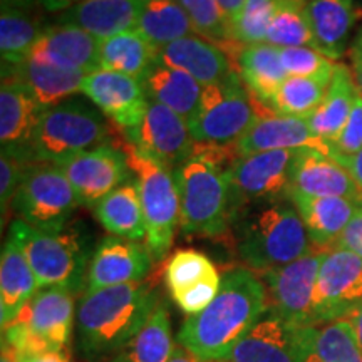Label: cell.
Instances as JSON below:
<instances>
[{
    "mask_svg": "<svg viewBox=\"0 0 362 362\" xmlns=\"http://www.w3.org/2000/svg\"><path fill=\"white\" fill-rule=\"evenodd\" d=\"M269 310L267 287L250 269L221 275V287L205 310L188 315L178 332L180 346L206 361L228 362L237 344Z\"/></svg>",
    "mask_w": 362,
    "mask_h": 362,
    "instance_id": "obj_1",
    "label": "cell"
},
{
    "mask_svg": "<svg viewBox=\"0 0 362 362\" xmlns=\"http://www.w3.org/2000/svg\"><path fill=\"white\" fill-rule=\"evenodd\" d=\"M156 305V292L144 280L86 292L76 309L79 351L90 361L119 354Z\"/></svg>",
    "mask_w": 362,
    "mask_h": 362,
    "instance_id": "obj_2",
    "label": "cell"
},
{
    "mask_svg": "<svg viewBox=\"0 0 362 362\" xmlns=\"http://www.w3.org/2000/svg\"><path fill=\"white\" fill-rule=\"evenodd\" d=\"M233 223L238 257L253 272L265 274L315 250L291 198L242 208Z\"/></svg>",
    "mask_w": 362,
    "mask_h": 362,
    "instance_id": "obj_3",
    "label": "cell"
},
{
    "mask_svg": "<svg viewBox=\"0 0 362 362\" xmlns=\"http://www.w3.org/2000/svg\"><path fill=\"white\" fill-rule=\"evenodd\" d=\"M8 237L24 250L39 288L64 287L79 292L86 285L93 253L79 228L67 225L47 232L17 218L8 226Z\"/></svg>",
    "mask_w": 362,
    "mask_h": 362,
    "instance_id": "obj_4",
    "label": "cell"
},
{
    "mask_svg": "<svg viewBox=\"0 0 362 362\" xmlns=\"http://www.w3.org/2000/svg\"><path fill=\"white\" fill-rule=\"evenodd\" d=\"M173 173L180 192L183 233L223 237L237 216L226 171L203 158L192 156Z\"/></svg>",
    "mask_w": 362,
    "mask_h": 362,
    "instance_id": "obj_5",
    "label": "cell"
},
{
    "mask_svg": "<svg viewBox=\"0 0 362 362\" xmlns=\"http://www.w3.org/2000/svg\"><path fill=\"white\" fill-rule=\"evenodd\" d=\"M128 160L131 173L141 198L146 240L153 260L160 262L168 255L176 230L180 226V192L173 170L139 151L133 143L123 139L117 144Z\"/></svg>",
    "mask_w": 362,
    "mask_h": 362,
    "instance_id": "obj_6",
    "label": "cell"
},
{
    "mask_svg": "<svg viewBox=\"0 0 362 362\" xmlns=\"http://www.w3.org/2000/svg\"><path fill=\"white\" fill-rule=\"evenodd\" d=\"M101 115L96 107L72 98L45 110L30 141L33 161L61 165L79 153L106 144L111 128Z\"/></svg>",
    "mask_w": 362,
    "mask_h": 362,
    "instance_id": "obj_7",
    "label": "cell"
},
{
    "mask_svg": "<svg viewBox=\"0 0 362 362\" xmlns=\"http://www.w3.org/2000/svg\"><path fill=\"white\" fill-rule=\"evenodd\" d=\"M259 116V101L248 93L238 72L223 83L203 88L200 107L189 121L194 144L233 146Z\"/></svg>",
    "mask_w": 362,
    "mask_h": 362,
    "instance_id": "obj_8",
    "label": "cell"
},
{
    "mask_svg": "<svg viewBox=\"0 0 362 362\" xmlns=\"http://www.w3.org/2000/svg\"><path fill=\"white\" fill-rule=\"evenodd\" d=\"M79 200L67 176L52 163L34 161L27 166L12 210L37 230H61L69 223Z\"/></svg>",
    "mask_w": 362,
    "mask_h": 362,
    "instance_id": "obj_9",
    "label": "cell"
},
{
    "mask_svg": "<svg viewBox=\"0 0 362 362\" xmlns=\"http://www.w3.org/2000/svg\"><path fill=\"white\" fill-rule=\"evenodd\" d=\"M362 309V259L344 248L325 253L317 277L312 324L346 320Z\"/></svg>",
    "mask_w": 362,
    "mask_h": 362,
    "instance_id": "obj_10",
    "label": "cell"
},
{
    "mask_svg": "<svg viewBox=\"0 0 362 362\" xmlns=\"http://www.w3.org/2000/svg\"><path fill=\"white\" fill-rule=\"evenodd\" d=\"M296 153L277 149L238 156L226 170L237 211L250 205L287 200Z\"/></svg>",
    "mask_w": 362,
    "mask_h": 362,
    "instance_id": "obj_11",
    "label": "cell"
},
{
    "mask_svg": "<svg viewBox=\"0 0 362 362\" xmlns=\"http://www.w3.org/2000/svg\"><path fill=\"white\" fill-rule=\"evenodd\" d=\"M325 253L314 250L292 264L265 272L269 312L291 325H314L312 302Z\"/></svg>",
    "mask_w": 362,
    "mask_h": 362,
    "instance_id": "obj_12",
    "label": "cell"
},
{
    "mask_svg": "<svg viewBox=\"0 0 362 362\" xmlns=\"http://www.w3.org/2000/svg\"><path fill=\"white\" fill-rule=\"evenodd\" d=\"M57 166L83 206H96L116 188L128 183L133 175L123 149L110 143L79 153Z\"/></svg>",
    "mask_w": 362,
    "mask_h": 362,
    "instance_id": "obj_13",
    "label": "cell"
},
{
    "mask_svg": "<svg viewBox=\"0 0 362 362\" xmlns=\"http://www.w3.org/2000/svg\"><path fill=\"white\" fill-rule=\"evenodd\" d=\"M126 139L173 171L193 156L194 149L187 119L153 99H149L141 123L126 131Z\"/></svg>",
    "mask_w": 362,
    "mask_h": 362,
    "instance_id": "obj_14",
    "label": "cell"
},
{
    "mask_svg": "<svg viewBox=\"0 0 362 362\" xmlns=\"http://www.w3.org/2000/svg\"><path fill=\"white\" fill-rule=\"evenodd\" d=\"M165 284L176 305L187 315H197L214 302L221 275L205 253L183 248L166 262Z\"/></svg>",
    "mask_w": 362,
    "mask_h": 362,
    "instance_id": "obj_15",
    "label": "cell"
},
{
    "mask_svg": "<svg viewBox=\"0 0 362 362\" xmlns=\"http://www.w3.org/2000/svg\"><path fill=\"white\" fill-rule=\"evenodd\" d=\"M83 94L94 106L123 131L141 123L149 96L143 81L121 72L98 69L86 76Z\"/></svg>",
    "mask_w": 362,
    "mask_h": 362,
    "instance_id": "obj_16",
    "label": "cell"
},
{
    "mask_svg": "<svg viewBox=\"0 0 362 362\" xmlns=\"http://www.w3.org/2000/svg\"><path fill=\"white\" fill-rule=\"evenodd\" d=\"M240 156L253 155L262 151H300V149H314V151L332 155V148L324 139L312 133L307 119L293 116H285L274 112L259 103V116L242 139L237 143Z\"/></svg>",
    "mask_w": 362,
    "mask_h": 362,
    "instance_id": "obj_17",
    "label": "cell"
},
{
    "mask_svg": "<svg viewBox=\"0 0 362 362\" xmlns=\"http://www.w3.org/2000/svg\"><path fill=\"white\" fill-rule=\"evenodd\" d=\"M148 247L133 240L111 237L103 238L90 257L86 292L141 282L153 267Z\"/></svg>",
    "mask_w": 362,
    "mask_h": 362,
    "instance_id": "obj_18",
    "label": "cell"
},
{
    "mask_svg": "<svg viewBox=\"0 0 362 362\" xmlns=\"http://www.w3.org/2000/svg\"><path fill=\"white\" fill-rule=\"evenodd\" d=\"M72 293L64 287L40 288L17 317L47 352H62L69 344L78 309Z\"/></svg>",
    "mask_w": 362,
    "mask_h": 362,
    "instance_id": "obj_19",
    "label": "cell"
},
{
    "mask_svg": "<svg viewBox=\"0 0 362 362\" xmlns=\"http://www.w3.org/2000/svg\"><path fill=\"white\" fill-rule=\"evenodd\" d=\"M305 197H342L362 202V188L341 163L314 149H300L292 163L291 192Z\"/></svg>",
    "mask_w": 362,
    "mask_h": 362,
    "instance_id": "obj_20",
    "label": "cell"
},
{
    "mask_svg": "<svg viewBox=\"0 0 362 362\" xmlns=\"http://www.w3.org/2000/svg\"><path fill=\"white\" fill-rule=\"evenodd\" d=\"M158 64L187 72L203 88L223 83L238 72L233 57L225 49L197 34L187 35L160 49Z\"/></svg>",
    "mask_w": 362,
    "mask_h": 362,
    "instance_id": "obj_21",
    "label": "cell"
},
{
    "mask_svg": "<svg viewBox=\"0 0 362 362\" xmlns=\"http://www.w3.org/2000/svg\"><path fill=\"white\" fill-rule=\"evenodd\" d=\"M101 39L71 25L45 27L34 44L29 59L61 69L79 71L84 74L101 69L99 62Z\"/></svg>",
    "mask_w": 362,
    "mask_h": 362,
    "instance_id": "obj_22",
    "label": "cell"
},
{
    "mask_svg": "<svg viewBox=\"0 0 362 362\" xmlns=\"http://www.w3.org/2000/svg\"><path fill=\"white\" fill-rule=\"evenodd\" d=\"M298 327L267 310L237 344L228 362H304Z\"/></svg>",
    "mask_w": 362,
    "mask_h": 362,
    "instance_id": "obj_23",
    "label": "cell"
},
{
    "mask_svg": "<svg viewBox=\"0 0 362 362\" xmlns=\"http://www.w3.org/2000/svg\"><path fill=\"white\" fill-rule=\"evenodd\" d=\"M288 198L304 221L312 247L322 252L336 247L337 240L362 203L342 197L319 198L300 193H288Z\"/></svg>",
    "mask_w": 362,
    "mask_h": 362,
    "instance_id": "obj_24",
    "label": "cell"
},
{
    "mask_svg": "<svg viewBox=\"0 0 362 362\" xmlns=\"http://www.w3.org/2000/svg\"><path fill=\"white\" fill-rule=\"evenodd\" d=\"M305 16L317 51L339 61L347 51L351 33L362 12L354 0H305Z\"/></svg>",
    "mask_w": 362,
    "mask_h": 362,
    "instance_id": "obj_25",
    "label": "cell"
},
{
    "mask_svg": "<svg viewBox=\"0 0 362 362\" xmlns=\"http://www.w3.org/2000/svg\"><path fill=\"white\" fill-rule=\"evenodd\" d=\"M44 110L19 79L2 72L0 88V143L2 148L29 153Z\"/></svg>",
    "mask_w": 362,
    "mask_h": 362,
    "instance_id": "obj_26",
    "label": "cell"
},
{
    "mask_svg": "<svg viewBox=\"0 0 362 362\" xmlns=\"http://www.w3.org/2000/svg\"><path fill=\"white\" fill-rule=\"evenodd\" d=\"M2 72L19 79L44 111L71 99L74 94L83 93L84 79L88 76L79 71L44 64L34 59H27L16 66L2 64Z\"/></svg>",
    "mask_w": 362,
    "mask_h": 362,
    "instance_id": "obj_27",
    "label": "cell"
},
{
    "mask_svg": "<svg viewBox=\"0 0 362 362\" xmlns=\"http://www.w3.org/2000/svg\"><path fill=\"white\" fill-rule=\"evenodd\" d=\"M138 11L139 0H83L62 12L59 24L78 27L104 40L136 29Z\"/></svg>",
    "mask_w": 362,
    "mask_h": 362,
    "instance_id": "obj_28",
    "label": "cell"
},
{
    "mask_svg": "<svg viewBox=\"0 0 362 362\" xmlns=\"http://www.w3.org/2000/svg\"><path fill=\"white\" fill-rule=\"evenodd\" d=\"M39 285L24 250L12 237L2 247L0 257V324L2 329L19 317L35 296Z\"/></svg>",
    "mask_w": 362,
    "mask_h": 362,
    "instance_id": "obj_29",
    "label": "cell"
},
{
    "mask_svg": "<svg viewBox=\"0 0 362 362\" xmlns=\"http://www.w3.org/2000/svg\"><path fill=\"white\" fill-rule=\"evenodd\" d=\"M235 66L248 93L265 107L288 78L280 49L267 42L242 45L235 57Z\"/></svg>",
    "mask_w": 362,
    "mask_h": 362,
    "instance_id": "obj_30",
    "label": "cell"
},
{
    "mask_svg": "<svg viewBox=\"0 0 362 362\" xmlns=\"http://www.w3.org/2000/svg\"><path fill=\"white\" fill-rule=\"evenodd\" d=\"M304 362H362V347L349 319L298 327Z\"/></svg>",
    "mask_w": 362,
    "mask_h": 362,
    "instance_id": "obj_31",
    "label": "cell"
},
{
    "mask_svg": "<svg viewBox=\"0 0 362 362\" xmlns=\"http://www.w3.org/2000/svg\"><path fill=\"white\" fill-rule=\"evenodd\" d=\"M357 94L359 89L351 67L337 62L327 93L315 111L307 117L312 133L329 144L336 141L349 119Z\"/></svg>",
    "mask_w": 362,
    "mask_h": 362,
    "instance_id": "obj_32",
    "label": "cell"
},
{
    "mask_svg": "<svg viewBox=\"0 0 362 362\" xmlns=\"http://www.w3.org/2000/svg\"><path fill=\"white\" fill-rule=\"evenodd\" d=\"M143 83L149 99L170 107L176 115L187 119V123L197 116L203 86L187 72L156 64L148 72Z\"/></svg>",
    "mask_w": 362,
    "mask_h": 362,
    "instance_id": "obj_33",
    "label": "cell"
},
{
    "mask_svg": "<svg viewBox=\"0 0 362 362\" xmlns=\"http://www.w3.org/2000/svg\"><path fill=\"white\" fill-rule=\"evenodd\" d=\"M94 216L107 233L115 237L133 240H146L143 205L139 198L138 185L129 180L123 187L116 188L94 206Z\"/></svg>",
    "mask_w": 362,
    "mask_h": 362,
    "instance_id": "obj_34",
    "label": "cell"
},
{
    "mask_svg": "<svg viewBox=\"0 0 362 362\" xmlns=\"http://www.w3.org/2000/svg\"><path fill=\"white\" fill-rule=\"evenodd\" d=\"M158 52L155 45L133 29L101 40L99 62L101 69L144 81L148 72L158 64Z\"/></svg>",
    "mask_w": 362,
    "mask_h": 362,
    "instance_id": "obj_35",
    "label": "cell"
},
{
    "mask_svg": "<svg viewBox=\"0 0 362 362\" xmlns=\"http://www.w3.org/2000/svg\"><path fill=\"white\" fill-rule=\"evenodd\" d=\"M136 30L158 51L194 33L192 21L176 0H139Z\"/></svg>",
    "mask_w": 362,
    "mask_h": 362,
    "instance_id": "obj_36",
    "label": "cell"
},
{
    "mask_svg": "<svg viewBox=\"0 0 362 362\" xmlns=\"http://www.w3.org/2000/svg\"><path fill=\"white\" fill-rule=\"evenodd\" d=\"M175 349L170 312L158 302L143 327L117 354L115 362H168Z\"/></svg>",
    "mask_w": 362,
    "mask_h": 362,
    "instance_id": "obj_37",
    "label": "cell"
},
{
    "mask_svg": "<svg viewBox=\"0 0 362 362\" xmlns=\"http://www.w3.org/2000/svg\"><path fill=\"white\" fill-rule=\"evenodd\" d=\"M33 8L2 6L0 11V56L2 64L16 66L29 59L34 44L44 33Z\"/></svg>",
    "mask_w": 362,
    "mask_h": 362,
    "instance_id": "obj_38",
    "label": "cell"
},
{
    "mask_svg": "<svg viewBox=\"0 0 362 362\" xmlns=\"http://www.w3.org/2000/svg\"><path fill=\"white\" fill-rule=\"evenodd\" d=\"M332 79L288 76L267 107L285 116L307 119L322 101Z\"/></svg>",
    "mask_w": 362,
    "mask_h": 362,
    "instance_id": "obj_39",
    "label": "cell"
},
{
    "mask_svg": "<svg viewBox=\"0 0 362 362\" xmlns=\"http://www.w3.org/2000/svg\"><path fill=\"white\" fill-rule=\"evenodd\" d=\"M265 42L279 49H315L314 35H312L309 21L305 16L304 0H279Z\"/></svg>",
    "mask_w": 362,
    "mask_h": 362,
    "instance_id": "obj_40",
    "label": "cell"
},
{
    "mask_svg": "<svg viewBox=\"0 0 362 362\" xmlns=\"http://www.w3.org/2000/svg\"><path fill=\"white\" fill-rule=\"evenodd\" d=\"M176 2L192 21L194 34L220 45L235 61L238 51H233V49H238L240 44L233 42L230 21L221 11L218 2L216 0H176Z\"/></svg>",
    "mask_w": 362,
    "mask_h": 362,
    "instance_id": "obj_41",
    "label": "cell"
},
{
    "mask_svg": "<svg viewBox=\"0 0 362 362\" xmlns=\"http://www.w3.org/2000/svg\"><path fill=\"white\" fill-rule=\"evenodd\" d=\"M277 2L279 0H247L242 11L230 21L233 42L240 45L265 42Z\"/></svg>",
    "mask_w": 362,
    "mask_h": 362,
    "instance_id": "obj_42",
    "label": "cell"
},
{
    "mask_svg": "<svg viewBox=\"0 0 362 362\" xmlns=\"http://www.w3.org/2000/svg\"><path fill=\"white\" fill-rule=\"evenodd\" d=\"M284 67L288 76L302 78L332 79L337 62L310 47H285L280 49Z\"/></svg>",
    "mask_w": 362,
    "mask_h": 362,
    "instance_id": "obj_43",
    "label": "cell"
},
{
    "mask_svg": "<svg viewBox=\"0 0 362 362\" xmlns=\"http://www.w3.org/2000/svg\"><path fill=\"white\" fill-rule=\"evenodd\" d=\"M30 163L34 161L29 153L2 148V153H0V205H2V218H6L7 211L12 210L13 198H16L17 189H19L27 166Z\"/></svg>",
    "mask_w": 362,
    "mask_h": 362,
    "instance_id": "obj_44",
    "label": "cell"
},
{
    "mask_svg": "<svg viewBox=\"0 0 362 362\" xmlns=\"http://www.w3.org/2000/svg\"><path fill=\"white\" fill-rule=\"evenodd\" d=\"M332 155L330 158L339 163L349 160L362 149V94H357L354 106H352L351 116L344 126L339 138L330 144Z\"/></svg>",
    "mask_w": 362,
    "mask_h": 362,
    "instance_id": "obj_45",
    "label": "cell"
},
{
    "mask_svg": "<svg viewBox=\"0 0 362 362\" xmlns=\"http://www.w3.org/2000/svg\"><path fill=\"white\" fill-rule=\"evenodd\" d=\"M334 248H344L362 259V203Z\"/></svg>",
    "mask_w": 362,
    "mask_h": 362,
    "instance_id": "obj_46",
    "label": "cell"
},
{
    "mask_svg": "<svg viewBox=\"0 0 362 362\" xmlns=\"http://www.w3.org/2000/svg\"><path fill=\"white\" fill-rule=\"evenodd\" d=\"M349 59H351L352 76H354L357 89H359V93L362 94V27L351 44Z\"/></svg>",
    "mask_w": 362,
    "mask_h": 362,
    "instance_id": "obj_47",
    "label": "cell"
},
{
    "mask_svg": "<svg viewBox=\"0 0 362 362\" xmlns=\"http://www.w3.org/2000/svg\"><path fill=\"white\" fill-rule=\"evenodd\" d=\"M341 165L352 175V178L356 180V183L362 188V149L357 155H354L349 160H346Z\"/></svg>",
    "mask_w": 362,
    "mask_h": 362,
    "instance_id": "obj_48",
    "label": "cell"
},
{
    "mask_svg": "<svg viewBox=\"0 0 362 362\" xmlns=\"http://www.w3.org/2000/svg\"><path fill=\"white\" fill-rule=\"evenodd\" d=\"M83 0H39V4L42 6L47 12H66L78 6Z\"/></svg>",
    "mask_w": 362,
    "mask_h": 362,
    "instance_id": "obj_49",
    "label": "cell"
},
{
    "mask_svg": "<svg viewBox=\"0 0 362 362\" xmlns=\"http://www.w3.org/2000/svg\"><path fill=\"white\" fill-rule=\"evenodd\" d=\"M168 362H215V361H206L202 359V357L194 356L193 352H189L187 347L183 346H176V349L173 352V356L170 357Z\"/></svg>",
    "mask_w": 362,
    "mask_h": 362,
    "instance_id": "obj_50",
    "label": "cell"
},
{
    "mask_svg": "<svg viewBox=\"0 0 362 362\" xmlns=\"http://www.w3.org/2000/svg\"><path fill=\"white\" fill-rule=\"evenodd\" d=\"M220 4L221 11L225 12V16L228 17V21H232L237 13L242 11V7L245 6L247 0H216Z\"/></svg>",
    "mask_w": 362,
    "mask_h": 362,
    "instance_id": "obj_51",
    "label": "cell"
},
{
    "mask_svg": "<svg viewBox=\"0 0 362 362\" xmlns=\"http://www.w3.org/2000/svg\"><path fill=\"white\" fill-rule=\"evenodd\" d=\"M22 362H69V361H67V357L62 354V352H47V354L29 357V359H24Z\"/></svg>",
    "mask_w": 362,
    "mask_h": 362,
    "instance_id": "obj_52",
    "label": "cell"
},
{
    "mask_svg": "<svg viewBox=\"0 0 362 362\" xmlns=\"http://www.w3.org/2000/svg\"><path fill=\"white\" fill-rule=\"evenodd\" d=\"M2 362H21L19 354L6 341H2Z\"/></svg>",
    "mask_w": 362,
    "mask_h": 362,
    "instance_id": "obj_53",
    "label": "cell"
},
{
    "mask_svg": "<svg viewBox=\"0 0 362 362\" xmlns=\"http://www.w3.org/2000/svg\"><path fill=\"white\" fill-rule=\"evenodd\" d=\"M349 320L352 322V325H354L357 339H359V344H361V347H362V309L357 310L352 317H349Z\"/></svg>",
    "mask_w": 362,
    "mask_h": 362,
    "instance_id": "obj_54",
    "label": "cell"
},
{
    "mask_svg": "<svg viewBox=\"0 0 362 362\" xmlns=\"http://www.w3.org/2000/svg\"><path fill=\"white\" fill-rule=\"evenodd\" d=\"M304 2H305V0H304Z\"/></svg>",
    "mask_w": 362,
    "mask_h": 362,
    "instance_id": "obj_55",
    "label": "cell"
}]
</instances>
